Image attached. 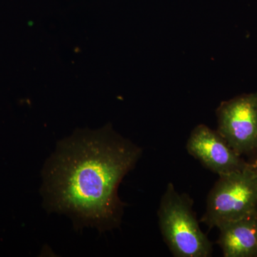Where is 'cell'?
<instances>
[{
    "label": "cell",
    "instance_id": "277c9868",
    "mask_svg": "<svg viewBox=\"0 0 257 257\" xmlns=\"http://www.w3.org/2000/svg\"><path fill=\"white\" fill-rule=\"evenodd\" d=\"M217 132L236 153L257 155V92L224 101L216 109Z\"/></svg>",
    "mask_w": 257,
    "mask_h": 257
},
{
    "label": "cell",
    "instance_id": "52a82bcc",
    "mask_svg": "<svg viewBox=\"0 0 257 257\" xmlns=\"http://www.w3.org/2000/svg\"><path fill=\"white\" fill-rule=\"evenodd\" d=\"M251 163L252 164V165L255 167V169H256L257 171V155L256 156V158H255V160H253V162H251Z\"/></svg>",
    "mask_w": 257,
    "mask_h": 257
},
{
    "label": "cell",
    "instance_id": "7a4b0ae2",
    "mask_svg": "<svg viewBox=\"0 0 257 257\" xmlns=\"http://www.w3.org/2000/svg\"><path fill=\"white\" fill-rule=\"evenodd\" d=\"M158 217L161 233L173 256L212 255V243L199 226L193 201L187 194H179L172 182L161 198Z\"/></svg>",
    "mask_w": 257,
    "mask_h": 257
},
{
    "label": "cell",
    "instance_id": "3957f363",
    "mask_svg": "<svg viewBox=\"0 0 257 257\" xmlns=\"http://www.w3.org/2000/svg\"><path fill=\"white\" fill-rule=\"evenodd\" d=\"M257 213V171L248 163L242 170L219 176L211 189L202 222L209 229Z\"/></svg>",
    "mask_w": 257,
    "mask_h": 257
},
{
    "label": "cell",
    "instance_id": "5b68a950",
    "mask_svg": "<svg viewBox=\"0 0 257 257\" xmlns=\"http://www.w3.org/2000/svg\"><path fill=\"white\" fill-rule=\"evenodd\" d=\"M191 156L219 176L242 170L248 165L218 133L205 124L194 128L187 143Z\"/></svg>",
    "mask_w": 257,
    "mask_h": 257
},
{
    "label": "cell",
    "instance_id": "8992f818",
    "mask_svg": "<svg viewBox=\"0 0 257 257\" xmlns=\"http://www.w3.org/2000/svg\"><path fill=\"white\" fill-rule=\"evenodd\" d=\"M225 257H257V213L218 226Z\"/></svg>",
    "mask_w": 257,
    "mask_h": 257
},
{
    "label": "cell",
    "instance_id": "6da1fadb",
    "mask_svg": "<svg viewBox=\"0 0 257 257\" xmlns=\"http://www.w3.org/2000/svg\"><path fill=\"white\" fill-rule=\"evenodd\" d=\"M141 155V148L108 126L61 142L44 169L47 209L67 214L75 227L101 232L116 227L125 207L118 188Z\"/></svg>",
    "mask_w": 257,
    "mask_h": 257
}]
</instances>
